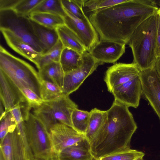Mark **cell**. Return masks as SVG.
<instances>
[{
	"label": "cell",
	"instance_id": "obj_1",
	"mask_svg": "<svg viewBox=\"0 0 160 160\" xmlns=\"http://www.w3.org/2000/svg\"><path fill=\"white\" fill-rule=\"evenodd\" d=\"M158 9L152 0H126L92 12L88 18L100 40L127 44L136 29Z\"/></svg>",
	"mask_w": 160,
	"mask_h": 160
},
{
	"label": "cell",
	"instance_id": "obj_2",
	"mask_svg": "<svg viewBox=\"0 0 160 160\" xmlns=\"http://www.w3.org/2000/svg\"><path fill=\"white\" fill-rule=\"evenodd\" d=\"M128 108L114 100L106 111V123L90 146L95 160L131 149V139L138 127Z\"/></svg>",
	"mask_w": 160,
	"mask_h": 160
},
{
	"label": "cell",
	"instance_id": "obj_3",
	"mask_svg": "<svg viewBox=\"0 0 160 160\" xmlns=\"http://www.w3.org/2000/svg\"><path fill=\"white\" fill-rule=\"evenodd\" d=\"M158 15L157 11L141 23L134 31L127 44L132 49V62L137 65L141 72L152 68L157 58Z\"/></svg>",
	"mask_w": 160,
	"mask_h": 160
},
{
	"label": "cell",
	"instance_id": "obj_4",
	"mask_svg": "<svg viewBox=\"0 0 160 160\" xmlns=\"http://www.w3.org/2000/svg\"><path fill=\"white\" fill-rule=\"evenodd\" d=\"M0 70L19 90H32L42 99L41 80L39 73L32 65L13 55L1 45Z\"/></svg>",
	"mask_w": 160,
	"mask_h": 160
},
{
	"label": "cell",
	"instance_id": "obj_5",
	"mask_svg": "<svg viewBox=\"0 0 160 160\" xmlns=\"http://www.w3.org/2000/svg\"><path fill=\"white\" fill-rule=\"evenodd\" d=\"M20 130L31 160H52L55 153L50 134L41 122L32 113Z\"/></svg>",
	"mask_w": 160,
	"mask_h": 160
},
{
	"label": "cell",
	"instance_id": "obj_6",
	"mask_svg": "<svg viewBox=\"0 0 160 160\" xmlns=\"http://www.w3.org/2000/svg\"><path fill=\"white\" fill-rule=\"evenodd\" d=\"M77 105L63 94L55 99L44 101L38 107L34 108L33 114L44 125L48 132L54 125L62 123L72 128V116Z\"/></svg>",
	"mask_w": 160,
	"mask_h": 160
},
{
	"label": "cell",
	"instance_id": "obj_7",
	"mask_svg": "<svg viewBox=\"0 0 160 160\" xmlns=\"http://www.w3.org/2000/svg\"><path fill=\"white\" fill-rule=\"evenodd\" d=\"M15 35L43 54V48L35 36L29 17H19L12 11L0 12V27Z\"/></svg>",
	"mask_w": 160,
	"mask_h": 160
},
{
	"label": "cell",
	"instance_id": "obj_8",
	"mask_svg": "<svg viewBox=\"0 0 160 160\" xmlns=\"http://www.w3.org/2000/svg\"><path fill=\"white\" fill-rule=\"evenodd\" d=\"M102 64L97 61L89 52H84L82 54V63L80 67L64 73L62 88L63 94L69 96L77 90L84 80Z\"/></svg>",
	"mask_w": 160,
	"mask_h": 160
},
{
	"label": "cell",
	"instance_id": "obj_9",
	"mask_svg": "<svg viewBox=\"0 0 160 160\" xmlns=\"http://www.w3.org/2000/svg\"><path fill=\"white\" fill-rule=\"evenodd\" d=\"M65 10L67 15L63 18L65 24L76 34L89 52L99 40L97 32L87 16L80 20Z\"/></svg>",
	"mask_w": 160,
	"mask_h": 160
},
{
	"label": "cell",
	"instance_id": "obj_10",
	"mask_svg": "<svg viewBox=\"0 0 160 160\" xmlns=\"http://www.w3.org/2000/svg\"><path fill=\"white\" fill-rule=\"evenodd\" d=\"M141 71L136 64L122 63H115L106 71L104 80L108 91L111 93L114 88L134 78Z\"/></svg>",
	"mask_w": 160,
	"mask_h": 160
},
{
	"label": "cell",
	"instance_id": "obj_11",
	"mask_svg": "<svg viewBox=\"0 0 160 160\" xmlns=\"http://www.w3.org/2000/svg\"><path fill=\"white\" fill-rule=\"evenodd\" d=\"M0 146L5 160H31L17 126L0 141Z\"/></svg>",
	"mask_w": 160,
	"mask_h": 160
},
{
	"label": "cell",
	"instance_id": "obj_12",
	"mask_svg": "<svg viewBox=\"0 0 160 160\" xmlns=\"http://www.w3.org/2000/svg\"><path fill=\"white\" fill-rule=\"evenodd\" d=\"M49 134L53 151L57 154L63 149L86 138L84 135L71 127L60 123L51 128Z\"/></svg>",
	"mask_w": 160,
	"mask_h": 160
},
{
	"label": "cell",
	"instance_id": "obj_13",
	"mask_svg": "<svg viewBox=\"0 0 160 160\" xmlns=\"http://www.w3.org/2000/svg\"><path fill=\"white\" fill-rule=\"evenodd\" d=\"M142 95L149 102L160 119V80L153 68L141 72Z\"/></svg>",
	"mask_w": 160,
	"mask_h": 160
},
{
	"label": "cell",
	"instance_id": "obj_14",
	"mask_svg": "<svg viewBox=\"0 0 160 160\" xmlns=\"http://www.w3.org/2000/svg\"><path fill=\"white\" fill-rule=\"evenodd\" d=\"M142 93L140 74L134 78L113 89L111 93L114 100L128 107L137 108Z\"/></svg>",
	"mask_w": 160,
	"mask_h": 160
},
{
	"label": "cell",
	"instance_id": "obj_15",
	"mask_svg": "<svg viewBox=\"0 0 160 160\" xmlns=\"http://www.w3.org/2000/svg\"><path fill=\"white\" fill-rule=\"evenodd\" d=\"M126 44L99 40L89 52L98 62L114 63L125 53Z\"/></svg>",
	"mask_w": 160,
	"mask_h": 160
},
{
	"label": "cell",
	"instance_id": "obj_16",
	"mask_svg": "<svg viewBox=\"0 0 160 160\" xmlns=\"http://www.w3.org/2000/svg\"><path fill=\"white\" fill-rule=\"evenodd\" d=\"M0 98L4 109L3 117L19 103L27 102L20 90L0 70Z\"/></svg>",
	"mask_w": 160,
	"mask_h": 160
},
{
	"label": "cell",
	"instance_id": "obj_17",
	"mask_svg": "<svg viewBox=\"0 0 160 160\" xmlns=\"http://www.w3.org/2000/svg\"><path fill=\"white\" fill-rule=\"evenodd\" d=\"M6 42L14 51L34 63L37 67L42 54L17 37L10 30L0 28Z\"/></svg>",
	"mask_w": 160,
	"mask_h": 160
},
{
	"label": "cell",
	"instance_id": "obj_18",
	"mask_svg": "<svg viewBox=\"0 0 160 160\" xmlns=\"http://www.w3.org/2000/svg\"><path fill=\"white\" fill-rule=\"evenodd\" d=\"M59 160H92L90 144L86 139L62 150L57 154Z\"/></svg>",
	"mask_w": 160,
	"mask_h": 160
},
{
	"label": "cell",
	"instance_id": "obj_19",
	"mask_svg": "<svg viewBox=\"0 0 160 160\" xmlns=\"http://www.w3.org/2000/svg\"><path fill=\"white\" fill-rule=\"evenodd\" d=\"M29 18L34 33L41 44L44 54L53 47L59 39L57 29L45 27Z\"/></svg>",
	"mask_w": 160,
	"mask_h": 160
},
{
	"label": "cell",
	"instance_id": "obj_20",
	"mask_svg": "<svg viewBox=\"0 0 160 160\" xmlns=\"http://www.w3.org/2000/svg\"><path fill=\"white\" fill-rule=\"evenodd\" d=\"M90 112V119L85 135L91 146L106 123L107 112L106 111L101 110L97 108L92 109Z\"/></svg>",
	"mask_w": 160,
	"mask_h": 160
},
{
	"label": "cell",
	"instance_id": "obj_21",
	"mask_svg": "<svg viewBox=\"0 0 160 160\" xmlns=\"http://www.w3.org/2000/svg\"><path fill=\"white\" fill-rule=\"evenodd\" d=\"M41 80L51 82L62 88L64 72L59 62H53L46 65L38 70Z\"/></svg>",
	"mask_w": 160,
	"mask_h": 160
},
{
	"label": "cell",
	"instance_id": "obj_22",
	"mask_svg": "<svg viewBox=\"0 0 160 160\" xmlns=\"http://www.w3.org/2000/svg\"><path fill=\"white\" fill-rule=\"evenodd\" d=\"M56 29L64 48L72 49L81 54L87 51L78 36L65 24Z\"/></svg>",
	"mask_w": 160,
	"mask_h": 160
},
{
	"label": "cell",
	"instance_id": "obj_23",
	"mask_svg": "<svg viewBox=\"0 0 160 160\" xmlns=\"http://www.w3.org/2000/svg\"><path fill=\"white\" fill-rule=\"evenodd\" d=\"M82 54L72 49L64 48L59 62L65 73L75 70L80 66Z\"/></svg>",
	"mask_w": 160,
	"mask_h": 160
},
{
	"label": "cell",
	"instance_id": "obj_24",
	"mask_svg": "<svg viewBox=\"0 0 160 160\" xmlns=\"http://www.w3.org/2000/svg\"><path fill=\"white\" fill-rule=\"evenodd\" d=\"M29 18L37 23L53 29L65 25L63 18L59 15L48 12H34L30 14Z\"/></svg>",
	"mask_w": 160,
	"mask_h": 160
},
{
	"label": "cell",
	"instance_id": "obj_25",
	"mask_svg": "<svg viewBox=\"0 0 160 160\" xmlns=\"http://www.w3.org/2000/svg\"><path fill=\"white\" fill-rule=\"evenodd\" d=\"M38 12L57 14L63 18L67 15L61 0H42L31 11L30 14Z\"/></svg>",
	"mask_w": 160,
	"mask_h": 160
},
{
	"label": "cell",
	"instance_id": "obj_26",
	"mask_svg": "<svg viewBox=\"0 0 160 160\" xmlns=\"http://www.w3.org/2000/svg\"><path fill=\"white\" fill-rule=\"evenodd\" d=\"M90 112L78 108L73 111L72 116V128L78 132L85 135L89 124Z\"/></svg>",
	"mask_w": 160,
	"mask_h": 160
},
{
	"label": "cell",
	"instance_id": "obj_27",
	"mask_svg": "<svg viewBox=\"0 0 160 160\" xmlns=\"http://www.w3.org/2000/svg\"><path fill=\"white\" fill-rule=\"evenodd\" d=\"M64 48L59 39L53 47L41 56L37 67L38 70L49 63L54 62H59L61 55Z\"/></svg>",
	"mask_w": 160,
	"mask_h": 160
},
{
	"label": "cell",
	"instance_id": "obj_28",
	"mask_svg": "<svg viewBox=\"0 0 160 160\" xmlns=\"http://www.w3.org/2000/svg\"><path fill=\"white\" fill-rule=\"evenodd\" d=\"M64 9L80 20H83L87 16L83 9L85 0H61Z\"/></svg>",
	"mask_w": 160,
	"mask_h": 160
},
{
	"label": "cell",
	"instance_id": "obj_29",
	"mask_svg": "<svg viewBox=\"0 0 160 160\" xmlns=\"http://www.w3.org/2000/svg\"><path fill=\"white\" fill-rule=\"evenodd\" d=\"M126 0H85L83 8L87 13L103 9L123 2Z\"/></svg>",
	"mask_w": 160,
	"mask_h": 160
},
{
	"label": "cell",
	"instance_id": "obj_30",
	"mask_svg": "<svg viewBox=\"0 0 160 160\" xmlns=\"http://www.w3.org/2000/svg\"><path fill=\"white\" fill-rule=\"evenodd\" d=\"M42 0H19L12 11L19 17H29L31 11Z\"/></svg>",
	"mask_w": 160,
	"mask_h": 160
},
{
	"label": "cell",
	"instance_id": "obj_31",
	"mask_svg": "<svg viewBox=\"0 0 160 160\" xmlns=\"http://www.w3.org/2000/svg\"><path fill=\"white\" fill-rule=\"evenodd\" d=\"M42 98L44 101L53 100L62 95L61 89L52 82L41 80Z\"/></svg>",
	"mask_w": 160,
	"mask_h": 160
},
{
	"label": "cell",
	"instance_id": "obj_32",
	"mask_svg": "<svg viewBox=\"0 0 160 160\" xmlns=\"http://www.w3.org/2000/svg\"><path fill=\"white\" fill-rule=\"evenodd\" d=\"M32 108L28 102H21L12 108L9 112L13 117L17 125L28 119Z\"/></svg>",
	"mask_w": 160,
	"mask_h": 160
},
{
	"label": "cell",
	"instance_id": "obj_33",
	"mask_svg": "<svg viewBox=\"0 0 160 160\" xmlns=\"http://www.w3.org/2000/svg\"><path fill=\"white\" fill-rule=\"evenodd\" d=\"M145 154L136 150L130 149L102 157L98 160H134L138 157L144 156Z\"/></svg>",
	"mask_w": 160,
	"mask_h": 160
},
{
	"label": "cell",
	"instance_id": "obj_34",
	"mask_svg": "<svg viewBox=\"0 0 160 160\" xmlns=\"http://www.w3.org/2000/svg\"><path fill=\"white\" fill-rule=\"evenodd\" d=\"M17 127V124L13 117L10 112L7 113L0 119V141L8 133L13 131Z\"/></svg>",
	"mask_w": 160,
	"mask_h": 160
},
{
	"label": "cell",
	"instance_id": "obj_35",
	"mask_svg": "<svg viewBox=\"0 0 160 160\" xmlns=\"http://www.w3.org/2000/svg\"><path fill=\"white\" fill-rule=\"evenodd\" d=\"M32 108H35L40 106L44 100L32 90L24 88L20 90Z\"/></svg>",
	"mask_w": 160,
	"mask_h": 160
},
{
	"label": "cell",
	"instance_id": "obj_36",
	"mask_svg": "<svg viewBox=\"0 0 160 160\" xmlns=\"http://www.w3.org/2000/svg\"><path fill=\"white\" fill-rule=\"evenodd\" d=\"M19 0H0V11H12Z\"/></svg>",
	"mask_w": 160,
	"mask_h": 160
},
{
	"label": "cell",
	"instance_id": "obj_37",
	"mask_svg": "<svg viewBox=\"0 0 160 160\" xmlns=\"http://www.w3.org/2000/svg\"><path fill=\"white\" fill-rule=\"evenodd\" d=\"M158 13V20L156 38V53L157 57L160 58V13Z\"/></svg>",
	"mask_w": 160,
	"mask_h": 160
},
{
	"label": "cell",
	"instance_id": "obj_38",
	"mask_svg": "<svg viewBox=\"0 0 160 160\" xmlns=\"http://www.w3.org/2000/svg\"><path fill=\"white\" fill-rule=\"evenodd\" d=\"M156 71L160 80V58L157 57L152 68Z\"/></svg>",
	"mask_w": 160,
	"mask_h": 160
},
{
	"label": "cell",
	"instance_id": "obj_39",
	"mask_svg": "<svg viewBox=\"0 0 160 160\" xmlns=\"http://www.w3.org/2000/svg\"><path fill=\"white\" fill-rule=\"evenodd\" d=\"M153 2L158 6H160V0H152Z\"/></svg>",
	"mask_w": 160,
	"mask_h": 160
},
{
	"label": "cell",
	"instance_id": "obj_40",
	"mask_svg": "<svg viewBox=\"0 0 160 160\" xmlns=\"http://www.w3.org/2000/svg\"><path fill=\"white\" fill-rule=\"evenodd\" d=\"M52 160H59L57 154L55 153L53 158Z\"/></svg>",
	"mask_w": 160,
	"mask_h": 160
},
{
	"label": "cell",
	"instance_id": "obj_41",
	"mask_svg": "<svg viewBox=\"0 0 160 160\" xmlns=\"http://www.w3.org/2000/svg\"><path fill=\"white\" fill-rule=\"evenodd\" d=\"M0 160H5L2 152L0 151Z\"/></svg>",
	"mask_w": 160,
	"mask_h": 160
},
{
	"label": "cell",
	"instance_id": "obj_42",
	"mask_svg": "<svg viewBox=\"0 0 160 160\" xmlns=\"http://www.w3.org/2000/svg\"><path fill=\"white\" fill-rule=\"evenodd\" d=\"M143 156H142L138 157V158H136L134 160H144L143 159Z\"/></svg>",
	"mask_w": 160,
	"mask_h": 160
},
{
	"label": "cell",
	"instance_id": "obj_43",
	"mask_svg": "<svg viewBox=\"0 0 160 160\" xmlns=\"http://www.w3.org/2000/svg\"><path fill=\"white\" fill-rule=\"evenodd\" d=\"M158 12L160 13V8H159L158 10Z\"/></svg>",
	"mask_w": 160,
	"mask_h": 160
}]
</instances>
